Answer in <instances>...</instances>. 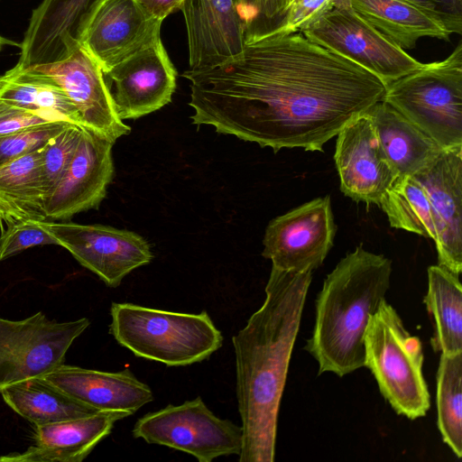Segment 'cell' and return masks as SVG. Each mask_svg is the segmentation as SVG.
Masks as SVG:
<instances>
[{"mask_svg": "<svg viewBox=\"0 0 462 462\" xmlns=\"http://www.w3.org/2000/svg\"><path fill=\"white\" fill-rule=\"evenodd\" d=\"M103 73L122 121L159 110L176 88L177 71L161 37Z\"/></svg>", "mask_w": 462, "mask_h": 462, "instance_id": "4fadbf2b", "label": "cell"}, {"mask_svg": "<svg viewBox=\"0 0 462 462\" xmlns=\"http://www.w3.org/2000/svg\"><path fill=\"white\" fill-rule=\"evenodd\" d=\"M162 24L137 0H97L83 23L79 45L106 72L161 37Z\"/></svg>", "mask_w": 462, "mask_h": 462, "instance_id": "7c38bea8", "label": "cell"}, {"mask_svg": "<svg viewBox=\"0 0 462 462\" xmlns=\"http://www.w3.org/2000/svg\"><path fill=\"white\" fill-rule=\"evenodd\" d=\"M245 27V40L254 33L259 16L261 0H234Z\"/></svg>", "mask_w": 462, "mask_h": 462, "instance_id": "8d00e7d4", "label": "cell"}, {"mask_svg": "<svg viewBox=\"0 0 462 462\" xmlns=\"http://www.w3.org/2000/svg\"><path fill=\"white\" fill-rule=\"evenodd\" d=\"M0 462H14V457L13 456H9V457H0Z\"/></svg>", "mask_w": 462, "mask_h": 462, "instance_id": "f35d334b", "label": "cell"}, {"mask_svg": "<svg viewBox=\"0 0 462 462\" xmlns=\"http://www.w3.org/2000/svg\"><path fill=\"white\" fill-rule=\"evenodd\" d=\"M5 403L35 426L91 415L98 411L77 401L42 376L13 383L1 392Z\"/></svg>", "mask_w": 462, "mask_h": 462, "instance_id": "484cf974", "label": "cell"}, {"mask_svg": "<svg viewBox=\"0 0 462 462\" xmlns=\"http://www.w3.org/2000/svg\"><path fill=\"white\" fill-rule=\"evenodd\" d=\"M129 415L97 411L91 415L36 426L35 445L14 457V462H81L106 438L116 421Z\"/></svg>", "mask_w": 462, "mask_h": 462, "instance_id": "44dd1931", "label": "cell"}, {"mask_svg": "<svg viewBox=\"0 0 462 462\" xmlns=\"http://www.w3.org/2000/svg\"><path fill=\"white\" fill-rule=\"evenodd\" d=\"M45 123L51 122L31 111L0 99V136Z\"/></svg>", "mask_w": 462, "mask_h": 462, "instance_id": "e575fe53", "label": "cell"}, {"mask_svg": "<svg viewBox=\"0 0 462 462\" xmlns=\"http://www.w3.org/2000/svg\"><path fill=\"white\" fill-rule=\"evenodd\" d=\"M110 334L137 357L185 366L208 359L223 344V336L208 313L157 310L113 302Z\"/></svg>", "mask_w": 462, "mask_h": 462, "instance_id": "277c9868", "label": "cell"}, {"mask_svg": "<svg viewBox=\"0 0 462 462\" xmlns=\"http://www.w3.org/2000/svg\"><path fill=\"white\" fill-rule=\"evenodd\" d=\"M302 33L312 42L364 68L386 87L424 64L359 16L350 0H339Z\"/></svg>", "mask_w": 462, "mask_h": 462, "instance_id": "ba28073f", "label": "cell"}, {"mask_svg": "<svg viewBox=\"0 0 462 462\" xmlns=\"http://www.w3.org/2000/svg\"><path fill=\"white\" fill-rule=\"evenodd\" d=\"M334 161L340 190L357 202L380 205L383 194L397 180L365 112L338 134Z\"/></svg>", "mask_w": 462, "mask_h": 462, "instance_id": "9a60e30c", "label": "cell"}, {"mask_svg": "<svg viewBox=\"0 0 462 462\" xmlns=\"http://www.w3.org/2000/svg\"><path fill=\"white\" fill-rule=\"evenodd\" d=\"M383 101L442 149L462 146V43L386 87Z\"/></svg>", "mask_w": 462, "mask_h": 462, "instance_id": "8992f818", "label": "cell"}, {"mask_svg": "<svg viewBox=\"0 0 462 462\" xmlns=\"http://www.w3.org/2000/svg\"><path fill=\"white\" fill-rule=\"evenodd\" d=\"M430 204L439 264L459 276L462 272V146L444 149L429 165L411 175Z\"/></svg>", "mask_w": 462, "mask_h": 462, "instance_id": "2e32d148", "label": "cell"}, {"mask_svg": "<svg viewBox=\"0 0 462 462\" xmlns=\"http://www.w3.org/2000/svg\"><path fill=\"white\" fill-rule=\"evenodd\" d=\"M397 179L411 176L432 162L442 149L394 107L379 101L367 112Z\"/></svg>", "mask_w": 462, "mask_h": 462, "instance_id": "7402d4cb", "label": "cell"}, {"mask_svg": "<svg viewBox=\"0 0 462 462\" xmlns=\"http://www.w3.org/2000/svg\"><path fill=\"white\" fill-rule=\"evenodd\" d=\"M42 220L16 222L1 232L0 261L14 256L28 248L43 245H58V240L42 225Z\"/></svg>", "mask_w": 462, "mask_h": 462, "instance_id": "1f68e13d", "label": "cell"}, {"mask_svg": "<svg viewBox=\"0 0 462 462\" xmlns=\"http://www.w3.org/2000/svg\"><path fill=\"white\" fill-rule=\"evenodd\" d=\"M437 18L450 34L462 33V0H409Z\"/></svg>", "mask_w": 462, "mask_h": 462, "instance_id": "836d02e7", "label": "cell"}, {"mask_svg": "<svg viewBox=\"0 0 462 462\" xmlns=\"http://www.w3.org/2000/svg\"><path fill=\"white\" fill-rule=\"evenodd\" d=\"M97 0H42L32 11L17 65L26 68L68 57L79 46L83 23Z\"/></svg>", "mask_w": 462, "mask_h": 462, "instance_id": "d6986e66", "label": "cell"}, {"mask_svg": "<svg viewBox=\"0 0 462 462\" xmlns=\"http://www.w3.org/2000/svg\"><path fill=\"white\" fill-rule=\"evenodd\" d=\"M424 303L433 319L430 339L435 352H462V286L458 275L438 264L428 268Z\"/></svg>", "mask_w": 462, "mask_h": 462, "instance_id": "4316f807", "label": "cell"}, {"mask_svg": "<svg viewBox=\"0 0 462 462\" xmlns=\"http://www.w3.org/2000/svg\"><path fill=\"white\" fill-rule=\"evenodd\" d=\"M70 125L51 122L0 136V165L41 149L50 138Z\"/></svg>", "mask_w": 462, "mask_h": 462, "instance_id": "4dcf8cb0", "label": "cell"}, {"mask_svg": "<svg viewBox=\"0 0 462 462\" xmlns=\"http://www.w3.org/2000/svg\"><path fill=\"white\" fill-rule=\"evenodd\" d=\"M291 1H293V0H289V5H290V3H291ZM287 7H288V6H287Z\"/></svg>", "mask_w": 462, "mask_h": 462, "instance_id": "60d3db41", "label": "cell"}, {"mask_svg": "<svg viewBox=\"0 0 462 462\" xmlns=\"http://www.w3.org/2000/svg\"><path fill=\"white\" fill-rule=\"evenodd\" d=\"M41 222L59 245L111 288L119 286L127 274L150 263L153 257L147 241L129 230L67 221Z\"/></svg>", "mask_w": 462, "mask_h": 462, "instance_id": "30bf717a", "label": "cell"}, {"mask_svg": "<svg viewBox=\"0 0 462 462\" xmlns=\"http://www.w3.org/2000/svg\"><path fill=\"white\" fill-rule=\"evenodd\" d=\"M338 1L293 0L288 5L279 24L264 35L302 32L324 14L331 10Z\"/></svg>", "mask_w": 462, "mask_h": 462, "instance_id": "d6a6232c", "label": "cell"}, {"mask_svg": "<svg viewBox=\"0 0 462 462\" xmlns=\"http://www.w3.org/2000/svg\"><path fill=\"white\" fill-rule=\"evenodd\" d=\"M42 377L98 411H120L131 416L154 398L150 386L129 369L104 372L62 364Z\"/></svg>", "mask_w": 462, "mask_h": 462, "instance_id": "ffe728a7", "label": "cell"}, {"mask_svg": "<svg viewBox=\"0 0 462 462\" xmlns=\"http://www.w3.org/2000/svg\"><path fill=\"white\" fill-rule=\"evenodd\" d=\"M89 325L87 318L57 322L42 311L21 320L0 317V393L64 364L67 351Z\"/></svg>", "mask_w": 462, "mask_h": 462, "instance_id": "9c48e42d", "label": "cell"}, {"mask_svg": "<svg viewBox=\"0 0 462 462\" xmlns=\"http://www.w3.org/2000/svg\"><path fill=\"white\" fill-rule=\"evenodd\" d=\"M14 45V46H17V47H21V43H16V42H14L12 41H9L5 38H4L3 36H0V51L2 50L3 46L5 45Z\"/></svg>", "mask_w": 462, "mask_h": 462, "instance_id": "74e56055", "label": "cell"}, {"mask_svg": "<svg viewBox=\"0 0 462 462\" xmlns=\"http://www.w3.org/2000/svg\"><path fill=\"white\" fill-rule=\"evenodd\" d=\"M133 437L193 456L199 462L239 455L242 427L216 416L201 397L144 414L137 420Z\"/></svg>", "mask_w": 462, "mask_h": 462, "instance_id": "52a82bcc", "label": "cell"}, {"mask_svg": "<svg viewBox=\"0 0 462 462\" xmlns=\"http://www.w3.org/2000/svg\"><path fill=\"white\" fill-rule=\"evenodd\" d=\"M29 68L62 88L79 115L82 128L112 143L130 133L116 113L101 67L81 45L65 59Z\"/></svg>", "mask_w": 462, "mask_h": 462, "instance_id": "5bb4252c", "label": "cell"}, {"mask_svg": "<svg viewBox=\"0 0 462 462\" xmlns=\"http://www.w3.org/2000/svg\"><path fill=\"white\" fill-rule=\"evenodd\" d=\"M437 424L443 442L462 456V352L440 354L437 372Z\"/></svg>", "mask_w": 462, "mask_h": 462, "instance_id": "f1b7e54d", "label": "cell"}, {"mask_svg": "<svg viewBox=\"0 0 462 462\" xmlns=\"http://www.w3.org/2000/svg\"><path fill=\"white\" fill-rule=\"evenodd\" d=\"M182 76L190 82L194 125L274 152H323L386 90L374 75L300 32L245 41L238 59Z\"/></svg>", "mask_w": 462, "mask_h": 462, "instance_id": "6da1fadb", "label": "cell"}, {"mask_svg": "<svg viewBox=\"0 0 462 462\" xmlns=\"http://www.w3.org/2000/svg\"><path fill=\"white\" fill-rule=\"evenodd\" d=\"M113 144L111 141L82 129L69 168L45 201L47 220H68L78 213L99 206L113 178Z\"/></svg>", "mask_w": 462, "mask_h": 462, "instance_id": "e0dca14e", "label": "cell"}, {"mask_svg": "<svg viewBox=\"0 0 462 462\" xmlns=\"http://www.w3.org/2000/svg\"><path fill=\"white\" fill-rule=\"evenodd\" d=\"M82 129L70 124L50 138L39 150L41 176L46 199L69 168L79 145Z\"/></svg>", "mask_w": 462, "mask_h": 462, "instance_id": "f546056e", "label": "cell"}, {"mask_svg": "<svg viewBox=\"0 0 462 462\" xmlns=\"http://www.w3.org/2000/svg\"><path fill=\"white\" fill-rule=\"evenodd\" d=\"M0 99L31 111L49 122H67L82 128L79 115L62 88L49 76L15 65L4 74Z\"/></svg>", "mask_w": 462, "mask_h": 462, "instance_id": "d4e9b609", "label": "cell"}, {"mask_svg": "<svg viewBox=\"0 0 462 462\" xmlns=\"http://www.w3.org/2000/svg\"><path fill=\"white\" fill-rule=\"evenodd\" d=\"M39 150L0 165L1 232L19 221L47 220Z\"/></svg>", "mask_w": 462, "mask_h": 462, "instance_id": "cb8c5ba5", "label": "cell"}, {"mask_svg": "<svg viewBox=\"0 0 462 462\" xmlns=\"http://www.w3.org/2000/svg\"><path fill=\"white\" fill-rule=\"evenodd\" d=\"M392 261L360 245L324 280L316 300L312 335L305 349L319 374L342 377L365 366V334L390 287Z\"/></svg>", "mask_w": 462, "mask_h": 462, "instance_id": "3957f363", "label": "cell"}, {"mask_svg": "<svg viewBox=\"0 0 462 462\" xmlns=\"http://www.w3.org/2000/svg\"><path fill=\"white\" fill-rule=\"evenodd\" d=\"M152 17L163 22L170 14L180 10L185 0H137Z\"/></svg>", "mask_w": 462, "mask_h": 462, "instance_id": "d590c367", "label": "cell"}, {"mask_svg": "<svg viewBox=\"0 0 462 462\" xmlns=\"http://www.w3.org/2000/svg\"><path fill=\"white\" fill-rule=\"evenodd\" d=\"M188 69H215L238 59L245 46V27L234 0H185Z\"/></svg>", "mask_w": 462, "mask_h": 462, "instance_id": "ac0fdd59", "label": "cell"}, {"mask_svg": "<svg viewBox=\"0 0 462 462\" xmlns=\"http://www.w3.org/2000/svg\"><path fill=\"white\" fill-rule=\"evenodd\" d=\"M336 230L329 196L317 198L270 221L262 254L277 269L313 272L332 248Z\"/></svg>", "mask_w": 462, "mask_h": 462, "instance_id": "8fae6325", "label": "cell"}, {"mask_svg": "<svg viewBox=\"0 0 462 462\" xmlns=\"http://www.w3.org/2000/svg\"><path fill=\"white\" fill-rule=\"evenodd\" d=\"M353 9L402 50L424 37L449 41L451 34L431 14L409 0H350Z\"/></svg>", "mask_w": 462, "mask_h": 462, "instance_id": "603a6c76", "label": "cell"}, {"mask_svg": "<svg viewBox=\"0 0 462 462\" xmlns=\"http://www.w3.org/2000/svg\"><path fill=\"white\" fill-rule=\"evenodd\" d=\"M5 83V75H0V92L3 89Z\"/></svg>", "mask_w": 462, "mask_h": 462, "instance_id": "ab89813d", "label": "cell"}, {"mask_svg": "<svg viewBox=\"0 0 462 462\" xmlns=\"http://www.w3.org/2000/svg\"><path fill=\"white\" fill-rule=\"evenodd\" d=\"M312 272L272 266L263 305L232 337L242 422L240 462H273L278 413Z\"/></svg>", "mask_w": 462, "mask_h": 462, "instance_id": "7a4b0ae2", "label": "cell"}, {"mask_svg": "<svg viewBox=\"0 0 462 462\" xmlns=\"http://www.w3.org/2000/svg\"><path fill=\"white\" fill-rule=\"evenodd\" d=\"M422 364L420 338L408 332L397 311L383 300L365 330V366L395 412L410 420L425 416L430 406Z\"/></svg>", "mask_w": 462, "mask_h": 462, "instance_id": "5b68a950", "label": "cell"}, {"mask_svg": "<svg viewBox=\"0 0 462 462\" xmlns=\"http://www.w3.org/2000/svg\"><path fill=\"white\" fill-rule=\"evenodd\" d=\"M380 208L392 227L437 240L433 215L422 187L411 177L399 178L383 194Z\"/></svg>", "mask_w": 462, "mask_h": 462, "instance_id": "83f0119b", "label": "cell"}]
</instances>
